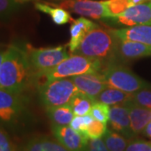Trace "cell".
I'll return each instance as SVG.
<instances>
[{"instance_id":"8fae6325","label":"cell","mask_w":151,"mask_h":151,"mask_svg":"<svg viewBox=\"0 0 151 151\" xmlns=\"http://www.w3.org/2000/svg\"><path fill=\"white\" fill-rule=\"evenodd\" d=\"M148 56H151L150 45L117 38L114 60L129 61Z\"/></svg>"},{"instance_id":"836d02e7","label":"cell","mask_w":151,"mask_h":151,"mask_svg":"<svg viewBox=\"0 0 151 151\" xmlns=\"http://www.w3.org/2000/svg\"><path fill=\"white\" fill-rule=\"evenodd\" d=\"M4 51H5V50H0V65L2 64V61H3V59H4Z\"/></svg>"},{"instance_id":"9a60e30c","label":"cell","mask_w":151,"mask_h":151,"mask_svg":"<svg viewBox=\"0 0 151 151\" xmlns=\"http://www.w3.org/2000/svg\"><path fill=\"white\" fill-rule=\"evenodd\" d=\"M97 26L95 22L83 17L73 19L70 27V42L67 45L70 53H74L86 35Z\"/></svg>"},{"instance_id":"603a6c76","label":"cell","mask_w":151,"mask_h":151,"mask_svg":"<svg viewBox=\"0 0 151 151\" xmlns=\"http://www.w3.org/2000/svg\"><path fill=\"white\" fill-rule=\"evenodd\" d=\"M109 113H110L109 105L96 101L93 103L89 114H91L94 119L107 124L109 120Z\"/></svg>"},{"instance_id":"3957f363","label":"cell","mask_w":151,"mask_h":151,"mask_svg":"<svg viewBox=\"0 0 151 151\" xmlns=\"http://www.w3.org/2000/svg\"><path fill=\"white\" fill-rule=\"evenodd\" d=\"M117 38L110 29L95 28L83 39L74 54L95 58L106 62L114 61Z\"/></svg>"},{"instance_id":"8992f818","label":"cell","mask_w":151,"mask_h":151,"mask_svg":"<svg viewBox=\"0 0 151 151\" xmlns=\"http://www.w3.org/2000/svg\"><path fill=\"white\" fill-rule=\"evenodd\" d=\"M27 113V100L23 93L10 92L0 87V124L14 128Z\"/></svg>"},{"instance_id":"d4e9b609","label":"cell","mask_w":151,"mask_h":151,"mask_svg":"<svg viewBox=\"0 0 151 151\" xmlns=\"http://www.w3.org/2000/svg\"><path fill=\"white\" fill-rule=\"evenodd\" d=\"M105 4L109 14V19L122 14L130 7L128 0H105Z\"/></svg>"},{"instance_id":"277c9868","label":"cell","mask_w":151,"mask_h":151,"mask_svg":"<svg viewBox=\"0 0 151 151\" xmlns=\"http://www.w3.org/2000/svg\"><path fill=\"white\" fill-rule=\"evenodd\" d=\"M103 77L108 86L129 93H134L151 85L143 80L132 70L119 62L110 61L103 70Z\"/></svg>"},{"instance_id":"4316f807","label":"cell","mask_w":151,"mask_h":151,"mask_svg":"<svg viewBox=\"0 0 151 151\" xmlns=\"http://www.w3.org/2000/svg\"><path fill=\"white\" fill-rule=\"evenodd\" d=\"M132 101L141 107L151 109V86L133 93Z\"/></svg>"},{"instance_id":"5b68a950","label":"cell","mask_w":151,"mask_h":151,"mask_svg":"<svg viewBox=\"0 0 151 151\" xmlns=\"http://www.w3.org/2000/svg\"><path fill=\"white\" fill-rule=\"evenodd\" d=\"M40 101L45 108L69 104L71 98L79 92L70 78H60L37 86Z\"/></svg>"},{"instance_id":"30bf717a","label":"cell","mask_w":151,"mask_h":151,"mask_svg":"<svg viewBox=\"0 0 151 151\" xmlns=\"http://www.w3.org/2000/svg\"><path fill=\"white\" fill-rule=\"evenodd\" d=\"M52 132L56 140L68 151H86L89 138L76 132L71 127L53 125Z\"/></svg>"},{"instance_id":"d6a6232c","label":"cell","mask_w":151,"mask_h":151,"mask_svg":"<svg viewBox=\"0 0 151 151\" xmlns=\"http://www.w3.org/2000/svg\"><path fill=\"white\" fill-rule=\"evenodd\" d=\"M145 1H147V0H128L130 7L131 6L138 5V4H145Z\"/></svg>"},{"instance_id":"52a82bcc","label":"cell","mask_w":151,"mask_h":151,"mask_svg":"<svg viewBox=\"0 0 151 151\" xmlns=\"http://www.w3.org/2000/svg\"><path fill=\"white\" fill-rule=\"evenodd\" d=\"M28 52L35 75L53 68L70 56L65 45L49 48H30L28 49Z\"/></svg>"},{"instance_id":"7a4b0ae2","label":"cell","mask_w":151,"mask_h":151,"mask_svg":"<svg viewBox=\"0 0 151 151\" xmlns=\"http://www.w3.org/2000/svg\"><path fill=\"white\" fill-rule=\"evenodd\" d=\"M103 61L98 59L84 56L81 55H71L67 59L55 67L35 75L34 85L38 86L47 81L60 78H67L74 76L100 72Z\"/></svg>"},{"instance_id":"d6986e66","label":"cell","mask_w":151,"mask_h":151,"mask_svg":"<svg viewBox=\"0 0 151 151\" xmlns=\"http://www.w3.org/2000/svg\"><path fill=\"white\" fill-rule=\"evenodd\" d=\"M132 97H133L132 93L124 92L122 90H119L114 87L108 86L98 95L96 101L106 103L109 106L110 105L113 106L118 104H124L129 101H131Z\"/></svg>"},{"instance_id":"f546056e","label":"cell","mask_w":151,"mask_h":151,"mask_svg":"<svg viewBox=\"0 0 151 151\" xmlns=\"http://www.w3.org/2000/svg\"><path fill=\"white\" fill-rule=\"evenodd\" d=\"M126 151H151V142L143 139H133L129 143Z\"/></svg>"},{"instance_id":"7402d4cb","label":"cell","mask_w":151,"mask_h":151,"mask_svg":"<svg viewBox=\"0 0 151 151\" xmlns=\"http://www.w3.org/2000/svg\"><path fill=\"white\" fill-rule=\"evenodd\" d=\"M103 139L109 151H126L129 145V139L113 129L107 130Z\"/></svg>"},{"instance_id":"ac0fdd59","label":"cell","mask_w":151,"mask_h":151,"mask_svg":"<svg viewBox=\"0 0 151 151\" xmlns=\"http://www.w3.org/2000/svg\"><path fill=\"white\" fill-rule=\"evenodd\" d=\"M35 7L37 10L49 14L52 19L53 22L57 25H63L69 22L73 21L68 10L60 6L54 5V4L50 6L47 4H42L37 2L35 3Z\"/></svg>"},{"instance_id":"484cf974","label":"cell","mask_w":151,"mask_h":151,"mask_svg":"<svg viewBox=\"0 0 151 151\" xmlns=\"http://www.w3.org/2000/svg\"><path fill=\"white\" fill-rule=\"evenodd\" d=\"M107 130V124L94 119L87 127L86 135L89 139H101L106 134Z\"/></svg>"},{"instance_id":"ba28073f","label":"cell","mask_w":151,"mask_h":151,"mask_svg":"<svg viewBox=\"0 0 151 151\" xmlns=\"http://www.w3.org/2000/svg\"><path fill=\"white\" fill-rule=\"evenodd\" d=\"M57 6L79 15L93 19H108V14L105 1L91 0H64Z\"/></svg>"},{"instance_id":"f1b7e54d","label":"cell","mask_w":151,"mask_h":151,"mask_svg":"<svg viewBox=\"0 0 151 151\" xmlns=\"http://www.w3.org/2000/svg\"><path fill=\"white\" fill-rule=\"evenodd\" d=\"M18 8L15 0H0V18H7Z\"/></svg>"},{"instance_id":"4dcf8cb0","label":"cell","mask_w":151,"mask_h":151,"mask_svg":"<svg viewBox=\"0 0 151 151\" xmlns=\"http://www.w3.org/2000/svg\"><path fill=\"white\" fill-rule=\"evenodd\" d=\"M86 151H109L105 145L103 139H90L88 141V145L86 147Z\"/></svg>"},{"instance_id":"e0dca14e","label":"cell","mask_w":151,"mask_h":151,"mask_svg":"<svg viewBox=\"0 0 151 151\" xmlns=\"http://www.w3.org/2000/svg\"><path fill=\"white\" fill-rule=\"evenodd\" d=\"M22 151H68L58 141L45 137H33L24 145Z\"/></svg>"},{"instance_id":"cb8c5ba5","label":"cell","mask_w":151,"mask_h":151,"mask_svg":"<svg viewBox=\"0 0 151 151\" xmlns=\"http://www.w3.org/2000/svg\"><path fill=\"white\" fill-rule=\"evenodd\" d=\"M93 120L94 119L91 114H86V115H83V116H76L71 120L70 125V127L74 130H76V132L87 137V135H86L87 127Z\"/></svg>"},{"instance_id":"1f68e13d","label":"cell","mask_w":151,"mask_h":151,"mask_svg":"<svg viewBox=\"0 0 151 151\" xmlns=\"http://www.w3.org/2000/svg\"><path fill=\"white\" fill-rule=\"evenodd\" d=\"M143 134L145 135V137H147V138L151 139V121L146 125V127L145 128L144 131H143Z\"/></svg>"},{"instance_id":"e575fe53","label":"cell","mask_w":151,"mask_h":151,"mask_svg":"<svg viewBox=\"0 0 151 151\" xmlns=\"http://www.w3.org/2000/svg\"><path fill=\"white\" fill-rule=\"evenodd\" d=\"M17 3H26V2H30V1H38V0H15Z\"/></svg>"},{"instance_id":"2e32d148","label":"cell","mask_w":151,"mask_h":151,"mask_svg":"<svg viewBox=\"0 0 151 151\" xmlns=\"http://www.w3.org/2000/svg\"><path fill=\"white\" fill-rule=\"evenodd\" d=\"M124 105L129 111L131 129L134 134L143 133L146 125L151 121V109L141 107L132 100L124 103Z\"/></svg>"},{"instance_id":"7c38bea8","label":"cell","mask_w":151,"mask_h":151,"mask_svg":"<svg viewBox=\"0 0 151 151\" xmlns=\"http://www.w3.org/2000/svg\"><path fill=\"white\" fill-rule=\"evenodd\" d=\"M70 79L80 92L88 95L95 100L98 95L108 86L103 74L99 72L74 76H71Z\"/></svg>"},{"instance_id":"6da1fadb","label":"cell","mask_w":151,"mask_h":151,"mask_svg":"<svg viewBox=\"0 0 151 151\" xmlns=\"http://www.w3.org/2000/svg\"><path fill=\"white\" fill-rule=\"evenodd\" d=\"M35 72L29 59L28 47L12 44L4 51L0 65V87L16 93H24L34 85Z\"/></svg>"},{"instance_id":"9c48e42d","label":"cell","mask_w":151,"mask_h":151,"mask_svg":"<svg viewBox=\"0 0 151 151\" xmlns=\"http://www.w3.org/2000/svg\"><path fill=\"white\" fill-rule=\"evenodd\" d=\"M113 23L127 25H151V2L131 6L122 14L109 19Z\"/></svg>"},{"instance_id":"ffe728a7","label":"cell","mask_w":151,"mask_h":151,"mask_svg":"<svg viewBox=\"0 0 151 151\" xmlns=\"http://www.w3.org/2000/svg\"><path fill=\"white\" fill-rule=\"evenodd\" d=\"M46 111L53 125H69L74 118V113L69 104L46 108Z\"/></svg>"},{"instance_id":"83f0119b","label":"cell","mask_w":151,"mask_h":151,"mask_svg":"<svg viewBox=\"0 0 151 151\" xmlns=\"http://www.w3.org/2000/svg\"><path fill=\"white\" fill-rule=\"evenodd\" d=\"M0 151H17L16 147L8 134L4 126L0 124Z\"/></svg>"},{"instance_id":"5bb4252c","label":"cell","mask_w":151,"mask_h":151,"mask_svg":"<svg viewBox=\"0 0 151 151\" xmlns=\"http://www.w3.org/2000/svg\"><path fill=\"white\" fill-rule=\"evenodd\" d=\"M111 32L118 39L145 44L151 46V25H134L121 29H111Z\"/></svg>"},{"instance_id":"44dd1931","label":"cell","mask_w":151,"mask_h":151,"mask_svg":"<svg viewBox=\"0 0 151 151\" xmlns=\"http://www.w3.org/2000/svg\"><path fill=\"white\" fill-rule=\"evenodd\" d=\"M95 102V99L79 91L71 98L69 105L76 116H83L90 113L91 108Z\"/></svg>"},{"instance_id":"4fadbf2b","label":"cell","mask_w":151,"mask_h":151,"mask_svg":"<svg viewBox=\"0 0 151 151\" xmlns=\"http://www.w3.org/2000/svg\"><path fill=\"white\" fill-rule=\"evenodd\" d=\"M108 123L112 129L129 139H132L135 136L131 129L128 108L124 104L113 105L110 108Z\"/></svg>"}]
</instances>
